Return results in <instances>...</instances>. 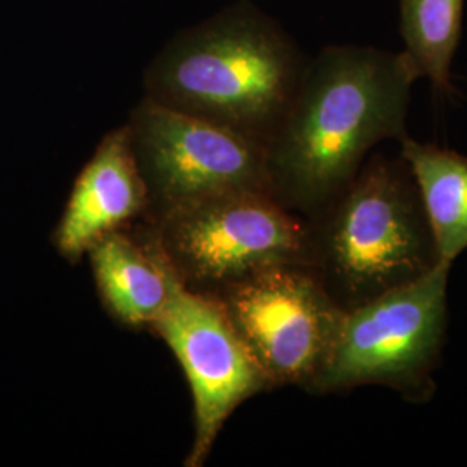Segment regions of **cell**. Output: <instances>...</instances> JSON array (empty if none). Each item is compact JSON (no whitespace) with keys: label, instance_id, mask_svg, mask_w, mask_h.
I'll return each instance as SVG.
<instances>
[{"label":"cell","instance_id":"cell-6","mask_svg":"<svg viewBox=\"0 0 467 467\" xmlns=\"http://www.w3.org/2000/svg\"><path fill=\"white\" fill-rule=\"evenodd\" d=\"M217 301L270 389H305L326 366L345 317L314 268L275 264L204 293Z\"/></svg>","mask_w":467,"mask_h":467},{"label":"cell","instance_id":"cell-4","mask_svg":"<svg viewBox=\"0 0 467 467\" xmlns=\"http://www.w3.org/2000/svg\"><path fill=\"white\" fill-rule=\"evenodd\" d=\"M451 270L440 264L416 281L347 310L331 355L306 391L337 393L381 384L409 400H428L445 343Z\"/></svg>","mask_w":467,"mask_h":467},{"label":"cell","instance_id":"cell-11","mask_svg":"<svg viewBox=\"0 0 467 467\" xmlns=\"http://www.w3.org/2000/svg\"><path fill=\"white\" fill-rule=\"evenodd\" d=\"M400 156L414 177L440 262L453 265L467 250V156L410 135L400 140Z\"/></svg>","mask_w":467,"mask_h":467},{"label":"cell","instance_id":"cell-10","mask_svg":"<svg viewBox=\"0 0 467 467\" xmlns=\"http://www.w3.org/2000/svg\"><path fill=\"white\" fill-rule=\"evenodd\" d=\"M102 305L119 324L150 327L168 298L170 265L152 234L142 241L123 229L102 235L88 251Z\"/></svg>","mask_w":467,"mask_h":467},{"label":"cell","instance_id":"cell-5","mask_svg":"<svg viewBox=\"0 0 467 467\" xmlns=\"http://www.w3.org/2000/svg\"><path fill=\"white\" fill-rule=\"evenodd\" d=\"M168 265L194 291L275 264L308 265V222L272 192L243 191L185 206L150 222Z\"/></svg>","mask_w":467,"mask_h":467},{"label":"cell","instance_id":"cell-12","mask_svg":"<svg viewBox=\"0 0 467 467\" xmlns=\"http://www.w3.org/2000/svg\"><path fill=\"white\" fill-rule=\"evenodd\" d=\"M403 52L418 78H428L436 94L449 98L451 65L462 34L464 0H399Z\"/></svg>","mask_w":467,"mask_h":467},{"label":"cell","instance_id":"cell-8","mask_svg":"<svg viewBox=\"0 0 467 467\" xmlns=\"http://www.w3.org/2000/svg\"><path fill=\"white\" fill-rule=\"evenodd\" d=\"M150 329L177 357L191 386L194 441L185 466H204L234 410L270 386L217 301L189 289L171 268L167 303Z\"/></svg>","mask_w":467,"mask_h":467},{"label":"cell","instance_id":"cell-1","mask_svg":"<svg viewBox=\"0 0 467 467\" xmlns=\"http://www.w3.org/2000/svg\"><path fill=\"white\" fill-rule=\"evenodd\" d=\"M418 80L403 50L327 46L308 59L268 140L272 194L301 217H314L350 184L379 142L409 135Z\"/></svg>","mask_w":467,"mask_h":467},{"label":"cell","instance_id":"cell-7","mask_svg":"<svg viewBox=\"0 0 467 467\" xmlns=\"http://www.w3.org/2000/svg\"><path fill=\"white\" fill-rule=\"evenodd\" d=\"M127 127L150 222L222 194L272 192L267 146L253 137L146 96Z\"/></svg>","mask_w":467,"mask_h":467},{"label":"cell","instance_id":"cell-3","mask_svg":"<svg viewBox=\"0 0 467 467\" xmlns=\"http://www.w3.org/2000/svg\"><path fill=\"white\" fill-rule=\"evenodd\" d=\"M308 222V265L345 310L440 265L433 233L405 160H366Z\"/></svg>","mask_w":467,"mask_h":467},{"label":"cell","instance_id":"cell-9","mask_svg":"<svg viewBox=\"0 0 467 467\" xmlns=\"http://www.w3.org/2000/svg\"><path fill=\"white\" fill-rule=\"evenodd\" d=\"M148 215V191L135 161L127 123L102 137L69 192L52 244L71 264L102 235Z\"/></svg>","mask_w":467,"mask_h":467},{"label":"cell","instance_id":"cell-2","mask_svg":"<svg viewBox=\"0 0 467 467\" xmlns=\"http://www.w3.org/2000/svg\"><path fill=\"white\" fill-rule=\"evenodd\" d=\"M308 59L250 0L175 35L144 73L146 98L265 146L279 129Z\"/></svg>","mask_w":467,"mask_h":467}]
</instances>
